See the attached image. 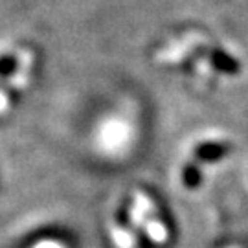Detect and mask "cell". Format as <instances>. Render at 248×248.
<instances>
[{
  "label": "cell",
  "mask_w": 248,
  "mask_h": 248,
  "mask_svg": "<svg viewBox=\"0 0 248 248\" xmlns=\"http://www.w3.org/2000/svg\"><path fill=\"white\" fill-rule=\"evenodd\" d=\"M143 230L147 232V235H149V239H153L155 243H158V245H162V243H166L169 237L168 233V228H166V224L160 221L158 213L156 215H153L149 221H147V224H145V228Z\"/></svg>",
  "instance_id": "1"
},
{
  "label": "cell",
  "mask_w": 248,
  "mask_h": 248,
  "mask_svg": "<svg viewBox=\"0 0 248 248\" xmlns=\"http://www.w3.org/2000/svg\"><path fill=\"white\" fill-rule=\"evenodd\" d=\"M116 248H136V235L125 226H116L110 230Z\"/></svg>",
  "instance_id": "2"
},
{
  "label": "cell",
  "mask_w": 248,
  "mask_h": 248,
  "mask_svg": "<svg viewBox=\"0 0 248 248\" xmlns=\"http://www.w3.org/2000/svg\"><path fill=\"white\" fill-rule=\"evenodd\" d=\"M230 248H239V247H230Z\"/></svg>",
  "instance_id": "4"
},
{
  "label": "cell",
  "mask_w": 248,
  "mask_h": 248,
  "mask_svg": "<svg viewBox=\"0 0 248 248\" xmlns=\"http://www.w3.org/2000/svg\"><path fill=\"white\" fill-rule=\"evenodd\" d=\"M33 248H66V247H64V245H61L59 241L48 239V241H41V243H37Z\"/></svg>",
  "instance_id": "3"
}]
</instances>
